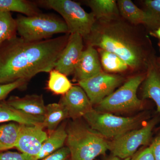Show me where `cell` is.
<instances>
[{
	"mask_svg": "<svg viewBox=\"0 0 160 160\" xmlns=\"http://www.w3.org/2000/svg\"><path fill=\"white\" fill-rule=\"evenodd\" d=\"M69 36L37 42L16 36L6 41L0 46V84L22 79L29 81L40 72H49L54 69Z\"/></svg>",
	"mask_w": 160,
	"mask_h": 160,
	"instance_id": "obj_1",
	"label": "cell"
},
{
	"mask_svg": "<svg viewBox=\"0 0 160 160\" xmlns=\"http://www.w3.org/2000/svg\"><path fill=\"white\" fill-rule=\"evenodd\" d=\"M83 39L88 46L116 54L132 69H138L144 62L145 56L141 46L119 23L112 21L95 22L90 33Z\"/></svg>",
	"mask_w": 160,
	"mask_h": 160,
	"instance_id": "obj_2",
	"label": "cell"
},
{
	"mask_svg": "<svg viewBox=\"0 0 160 160\" xmlns=\"http://www.w3.org/2000/svg\"><path fill=\"white\" fill-rule=\"evenodd\" d=\"M67 125L66 146L70 160H94L109 150L107 139L89 126L77 120Z\"/></svg>",
	"mask_w": 160,
	"mask_h": 160,
	"instance_id": "obj_3",
	"label": "cell"
},
{
	"mask_svg": "<svg viewBox=\"0 0 160 160\" xmlns=\"http://www.w3.org/2000/svg\"><path fill=\"white\" fill-rule=\"evenodd\" d=\"M15 20L20 37L29 42L48 39L58 33L69 34L64 20L52 15L40 12L32 16H19Z\"/></svg>",
	"mask_w": 160,
	"mask_h": 160,
	"instance_id": "obj_4",
	"label": "cell"
},
{
	"mask_svg": "<svg viewBox=\"0 0 160 160\" xmlns=\"http://www.w3.org/2000/svg\"><path fill=\"white\" fill-rule=\"evenodd\" d=\"M41 6L57 12L68 27L69 33H78L86 38L91 32L96 22L92 12L85 11L78 3L71 0H39L36 1Z\"/></svg>",
	"mask_w": 160,
	"mask_h": 160,
	"instance_id": "obj_5",
	"label": "cell"
},
{
	"mask_svg": "<svg viewBox=\"0 0 160 160\" xmlns=\"http://www.w3.org/2000/svg\"><path fill=\"white\" fill-rule=\"evenodd\" d=\"M83 118L92 129L106 139L112 140L137 129L142 120L139 116L122 117L109 112H100L93 108Z\"/></svg>",
	"mask_w": 160,
	"mask_h": 160,
	"instance_id": "obj_6",
	"label": "cell"
},
{
	"mask_svg": "<svg viewBox=\"0 0 160 160\" xmlns=\"http://www.w3.org/2000/svg\"><path fill=\"white\" fill-rule=\"evenodd\" d=\"M144 80L143 75L130 78L116 91L97 105L95 109L100 112L111 113L140 109L142 107V101L138 98L137 93L139 86Z\"/></svg>",
	"mask_w": 160,
	"mask_h": 160,
	"instance_id": "obj_7",
	"label": "cell"
},
{
	"mask_svg": "<svg viewBox=\"0 0 160 160\" xmlns=\"http://www.w3.org/2000/svg\"><path fill=\"white\" fill-rule=\"evenodd\" d=\"M158 119L153 118L145 126L136 129L109 142V150L112 155L121 159L131 158L140 146L148 144Z\"/></svg>",
	"mask_w": 160,
	"mask_h": 160,
	"instance_id": "obj_8",
	"label": "cell"
},
{
	"mask_svg": "<svg viewBox=\"0 0 160 160\" xmlns=\"http://www.w3.org/2000/svg\"><path fill=\"white\" fill-rule=\"evenodd\" d=\"M124 81L122 76L102 72L86 80L78 82L87 94L90 102L98 105L114 92Z\"/></svg>",
	"mask_w": 160,
	"mask_h": 160,
	"instance_id": "obj_9",
	"label": "cell"
},
{
	"mask_svg": "<svg viewBox=\"0 0 160 160\" xmlns=\"http://www.w3.org/2000/svg\"><path fill=\"white\" fill-rule=\"evenodd\" d=\"M48 135L42 125L22 124L15 148L22 153L34 157L40 152Z\"/></svg>",
	"mask_w": 160,
	"mask_h": 160,
	"instance_id": "obj_10",
	"label": "cell"
},
{
	"mask_svg": "<svg viewBox=\"0 0 160 160\" xmlns=\"http://www.w3.org/2000/svg\"><path fill=\"white\" fill-rule=\"evenodd\" d=\"M83 49L82 37L78 33L69 35L68 42L57 61L54 69L66 76L73 73Z\"/></svg>",
	"mask_w": 160,
	"mask_h": 160,
	"instance_id": "obj_11",
	"label": "cell"
},
{
	"mask_svg": "<svg viewBox=\"0 0 160 160\" xmlns=\"http://www.w3.org/2000/svg\"><path fill=\"white\" fill-rule=\"evenodd\" d=\"M59 103L66 109L69 118L76 120L93 109L85 91L79 86H72L62 97Z\"/></svg>",
	"mask_w": 160,
	"mask_h": 160,
	"instance_id": "obj_12",
	"label": "cell"
},
{
	"mask_svg": "<svg viewBox=\"0 0 160 160\" xmlns=\"http://www.w3.org/2000/svg\"><path fill=\"white\" fill-rule=\"evenodd\" d=\"M103 72L98 53L95 47L88 46L83 50L75 69V78L78 82L93 77Z\"/></svg>",
	"mask_w": 160,
	"mask_h": 160,
	"instance_id": "obj_13",
	"label": "cell"
},
{
	"mask_svg": "<svg viewBox=\"0 0 160 160\" xmlns=\"http://www.w3.org/2000/svg\"><path fill=\"white\" fill-rule=\"evenodd\" d=\"M6 101L10 106L26 114L42 117L45 115L46 105L42 94L27 95L23 97L12 96Z\"/></svg>",
	"mask_w": 160,
	"mask_h": 160,
	"instance_id": "obj_14",
	"label": "cell"
},
{
	"mask_svg": "<svg viewBox=\"0 0 160 160\" xmlns=\"http://www.w3.org/2000/svg\"><path fill=\"white\" fill-rule=\"evenodd\" d=\"M66 127L67 124L64 121L54 131L49 134L40 152L37 155L32 157V160L42 159L64 147L67 137Z\"/></svg>",
	"mask_w": 160,
	"mask_h": 160,
	"instance_id": "obj_15",
	"label": "cell"
},
{
	"mask_svg": "<svg viewBox=\"0 0 160 160\" xmlns=\"http://www.w3.org/2000/svg\"><path fill=\"white\" fill-rule=\"evenodd\" d=\"M44 117L26 114L10 106L6 101L0 102V123L14 122L27 125H42Z\"/></svg>",
	"mask_w": 160,
	"mask_h": 160,
	"instance_id": "obj_16",
	"label": "cell"
},
{
	"mask_svg": "<svg viewBox=\"0 0 160 160\" xmlns=\"http://www.w3.org/2000/svg\"><path fill=\"white\" fill-rule=\"evenodd\" d=\"M119 11L124 18L132 24H144L153 27L151 15L147 11L138 8L130 0H119L118 2Z\"/></svg>",
	"mask_w": 160,
	"mask_h": 160,
	"instance_id": "obj_17",
	"label": "cell"
},
{
	"mask_svg": "<svg viewBox=\"0 0 160 160\" xmlns=\"http://www.w3.org/2000/svg\"><path fill=\"white\" fill-rule=\"evenodd\" d=\"M88 6L96 19L101 21H112L118 16V4L113 0H89Z\"/></svg>",
	"mask_w": 160,
	"mask_h": 160,
	"instance_id": "obj_18",
	"label": "cell"
},
{
	"mask_svg": "<svg viewBox=\"0 0 160 160\" xmlns=\"http://www.w3.org/2000/svg\"><path fill=\"white\" fill-rule=\"evenodd\" d=\"M68 118L69 116L66 109L59 103L48 104L46 106L42 126L46 129L49 134Z\"/></svg>",
	"mask_w": 160,
	"mask_h": 160,
	"instance_id": "obj_19",
	"label": "cell"
},
{
	"mask_svg": "<svg viewBox=\"0 0 160 160\" xmlns=\"http://www.w3.org/2000/svg\"><path fill=\"white\" fill-rule=\"evenodd\" d=\"M142 98L151 99L156 103L160 113V74L154 68H150L144 81Z\"/></svg>",
	"mask_w": 160,
	"mask_h": 160,
	"instance_id": "obj_20",
	"label": "cell"
},
{
	"mask_svg": "<svg viewBox=\"0 0 160 160\" xmlns=\"http://www.w3.org/2000/svg\"><path fill=\"white\" fill-rule=\"evenodd\" d=\"M0 11L15 12L26 16L40 13L36 3L26 0H0Z\"/></svg>",
	"mask_w": 160,
	"mask_h": 160,
	"instance_id": "obj_21",
	"label": "cell"
},
{
	"mask_svg": "<svg viewBox=\"0 0 160 160\" xmlns=\"http://www.w3.org/2000/svg\"><path fill=\"white\" fill-rule=\"evenodd\" d=\"M21 125L19 123L11 122L0 126V152L15 148Z\"/></svg>",
	"mask_w": 160,
	"mask_h": 160,
	"instance_id": "obj_22",
	"label": "cell"
},
{
	"mask_svg": "<svg viewBox=\"0 0 160 160\" xmlns=\"http://www.w3.org/2000/svg\"><path fill=\"white\" fill-rule=\"evenodd\" d=\"M47 89L56 95H64L72 87V84L66 75L53 69L49 72Z\"/></svg>",
	"mask_w": 160,
	"mask_h": 160,
	"instance_id": "obj_23",
	"label": "cell"
},
{
	"mask_svg": "<svg viewBox=\"0 0 160 160\" xmlns=\"http://www.w3.org/2000/svg\"><path fill=\"white\" fill-rule=\"evenodd\" d=\"M17 32L16 22L11 13L0 11V46L16 36Z\"/></svg>",
	"mask_w": 160,
	"mask_h": 160,
	"instance_id": "obj_24",
	"label": "cell"
},
{
	"mask_svg": "<svg viewBox=\"0 0 160 160\" xmlns=\"http://www.w3.org/2000/svg\"><path fill=\"white\" fill-rule=\"evenodd\" d=\"M101 63L104 69L109 72L126 71L128 65L121 58L111 52L100 49Z\"/></svg>",
	"mask_w": 160,
	"mask_h": 160,
	"instance_id": "obj_25",
	"label": "cell"
},
{
	"mask_svg": "<svg viewBox=\"0 0 160 160\" xmlns=\"http://www.w3.org/2000/svg\"><path fill=\"white\" fill-rule=\"evenodd\" d=\"M147 12L151 15L153 27H160V0L145 1Z\"/></svg>",
	"mask_w": 160,
	"mask_h": 160,
	"instance_id": "obj_26",
	"label": "cell"
},
{
	"mask_svg": "<svg viewBox=\"0 0 160 160\" xmlns=\"http://www.w3.org/2000/svg\"><path fill=\"white\" fill-rule=\"evenodd\" d=\"M28 82L27 80L22 79L9 84H0V102L4 101L7 96L15 89L26 87Z\"/></svg>",
	"mask_w": 160,
	"mask_h": 160,
	"instance_id": "obj_27",
	"label": "cell"
},
{
	"mask_svg": "<svg viewBox=\"0 0 160 160\" xmlns=\"http://www.w3.org/2000/svg\"><path fill=\"white\" fill-rule=\"evenodd\" d=\"M0 160H33L32 157L22 152H0Z\"/></svg>",
	"mask_w": 160,
	"mask_h": 160,
	"instance_id": "obj_28",
	"label": "cell"
},
{
	"mask_svg": "<svg viewBox=\"0 0 160 160\" xmlns=\"http://www.w3.org/2000/svg\"><path fill=\"white\" fill-rule=\"evenodd\" d=\"M40 160H70V152L67 146H64L52 154Z\"/></svg>",
	"mask_w": 160,
	"mask_h": 160,
	"instance_id": "obj_29",
	"label": "cell"
},
{
	"mask_svg": "<svg viewBox=\"0 0 160 160\" xmlns=\"http://www.w3.org/2000/svg\"><path fill=\"white\" fill-rule=\"evenodd\" d=\"M130 160H155V159L149 146L136 152Z\"/></svg>",
	"mask_w": 160,
	"mask_h": 160,
	"instance_id": "obj_30",
	"label": "cell"
},
{
	"mask_svg": "<svg viewBox=\"0 0 160 160\" xmlns=\"http://www.w3.org/2000/svg\"><path fill=\"white\" fill-rule=\"evenodd\" d=\"M149 147L151 148L155 160H160V133L155 138Z\"/></svg>",
	"mask_w": 160,
	"mask_h": 160,
	"instance_id": "obj_31",
	"label": "cell"
},
{
	"mask_svg": "<svg viewBox=\"0 0 160 160\" xmlns=\"http://www.w3.org/2000/svg\"><path fill=\"white\" fill-rule=\"evenodd\" d=\"M130 158H126L125 159H121L120 158L111 155L105 158L103 160H130Z\"/></svg>",
	"mask_w": 160,
	"mask_h": 160,
	"instance_id": "obj_32",
	"label": "cell"
},
{
	"mask_svg": "<svg viewBox=\"0 0 160 160\" xmlns=\"http://www.w3.org/2000/svg\"><path fill=\"white\" fill-rule=\"evenodd\" d=\"M156 34L158 36V37L160 38V27H158L157 31H156Z\"/></svg>",
	"mask_w": 160,
	"mask_h": 160,
	"instance_id": "obj_33",
	"label": "cell"
}]
</instances>
